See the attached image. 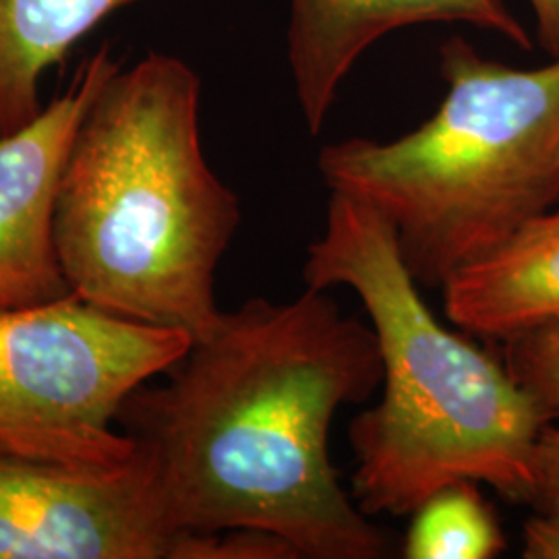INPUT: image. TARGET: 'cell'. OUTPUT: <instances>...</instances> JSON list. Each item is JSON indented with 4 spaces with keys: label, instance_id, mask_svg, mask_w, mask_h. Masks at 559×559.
<instances>
[{
    "label": "cell",
    "instance_id": "1",
    "mask_svg": "<svg viewBox=\"0 0 559 559\" xmlns=\"http://www.w3.org/2000/svg\"><path fill=\"white\" fill-rule=\"evenodd\" d=\"M124 400L117 425L158 468L180 531L260 528L300 559H378L390 540L340 485L330 427L381 385L373 328L325 290L251 299Z\"/></svg>",
    "mask_w": 559,
    "mask_h": 559
},
{
    "label": "cell",
    "instance_id": "2",
    "mask_svg": "<svg viewBox=\"0 0 559 559\" xmlns=\"http://www.w3.org/2000/svg\"><path fill=\"white\" fill-rule=\"evenodd\" d=\"M201 81L150 52L104 83L60 173L55 245L73 295L124 320L205 336L240 203L205 160Z\"/></svg>",
    "mask_w": 559,
    "mask_h": 559
},
{
    "label": "cell",
    "instance_id": "3",
    "mask_svg": "<svg viewBox=\"0 0 559 559\" xmlns=\"http://www.w3.org/2000/svg\"><path fill=\"white\" fill-rule=\"evenodd\" d=\"M302 280L318 290L353 288L380 346L383 396L348 427L357 456L353 500L369 519L413 514L459 480L531 503L535 445L547 419L503 360L431 313L378 210L332 193Z\"/></svg>",
    "mask_w": 559,
    "mask_h": 559
},
{
    "label": "cell",
    "instance_id": "4",
    "mask_svg": "<svg viewBox=\"0 0 559 559\" xmlns=\"http://www.w3.org/2000/svg\"><path fill=\"white\" fill-rule=\"evenodd\" d=\"M441 71L448 94L419 129L325 145L318 164L332 193L392 224L419 284L443 288L559 205V57L514 69L456 38L441 48Z\"/></svg>",
    "mask_w": 559,
    "mask_h": 559
},
{
    "label": "cell",
    "instance_id": "5",
    "mask_svg": "<svg viewBox=\"0 0 559 559\" xmlns=\"http://www.w3.org/2000/svg\"><path fill=\"white\" fill-rule=\"evenodd\" d=\"M187 332L124 320L71 295L0 307V452L119 464L138 443L115 429L124 400L168 373Z\"/></svg>",
    "mask_w": 559,
    "mask_h": 559
},
{
    "label": "cell",
    "instance_id": "6",
    "mask_svg": "<svg viewBox=\"0 0 559 559\" xmlns=\"http://www.w3.org/2000/svg\"><path fill=\"white\" fill-rule=\"evenodd\" d=\"M152 456L80 464L0 452V559H180Z\"/></svg>",
    "mask_w": 559,
    "mask_h": 559
},
{
    "label": "cell",
    "instance_id": "7",
    "mask_svg": "<svg viewBox=\"0 0 559 559\" xmlns=\"http://www.w3.org/2000/svg\"><path fill=\"white\" fill-rule=\"evenodd\" d=\"M117 71L119 62L102 48L38 119L0 140V307H38L73 295L55 245L60 173L81 120Z\"/></svg>",
    "mask_w": 559,
    "mask_h": 559
},
{
    "label": "cell",
    "instance_id": "8",
    "mask_svg": "<svg viewBox=\"0 0 559 559\" xmlns=\"http://www.w3.org/2000/svg\"><path fill=\"white\" fill-rule=\"evenodd\" d=\"M438 21L471 23L531 48L526 27L503 0H290L288 62L307 129L320 133L342 81L376 41Z\"/></svg>",
    "mask_w": 559,
    "mask_h": 559
},
{
    "label": "cell",
    "instance_id": "9",
    "mask_svg": "<svg viewBox=\"0 0 559 559\" xmlns=\"http://www.w3.org/2000/svg\"><path fill=\"white\" fill-rule=\"evenodd\" d=\"M443 300L448 320L483 338L503 342L559 321V207L456 272Z\"/></svg>",
    "mask_w": 559,
    "mask_h": 559
},
{
    "label": "cell",
    "instance_id": "10",
    "mask_svg": "<svg viewBox=\"0 0 559 559\" xmlns=\"http://www.w3.org/2000/svg\"><path fill=\"white\" fill-rule=\"evenodd\" d=\"M140 0H0V140L40 117L41 75Z\"/></svg>",
    "mask_w": 559,
    "mask_h": 559
},
{
    "label": "cell",
    "instance_id": "11",
    "mask_svg": "<svg viewBox=\"0 0 559 559\" xmlns=\"http://www.w3.org/2000/svg\"><path fill=\"white\" fill-rule=\"evenodd\" d=\"M479 483L441 487L413 512L404 539L406 559H489L506 549L500 522L480 496Z\"/></svg>",
    "mask_w": 559,
    "mask_h": 559
},
{
    "label": "cell",
    "instance_id": "12",
    "mask_svg": "<svg viewBox=\"0 0 559 559\" xmlns=\"http://www.w3.org/2000/svg\"><path fill=\"white\" fill-rule=\"evenodd\" d=\"M503 365L547 423L559 419V321L503 340Z\"/></svg>",
    "mask_w": 559,
    "mask_h": 559
},
{
    "label": "cell",
    "instance_id": "13",
    "mask_svg": "<svg viewBox=\"0 0 559 559\" xmlns=\"http://www.w3.org/2000/svg\"><path fill=\"white\" fill-rule=\"evenodd\" d=\"M187 559H300L299 551L274 533L260 528H228L193 533Z\"/></svg>",
    "mask_w": 559,
    "mask_h": 559
},
{
    "label": "cell",
    "instance_id": "14",
    "mask_svg": "<svg viewBox=\"0 0 559 559\" xmlns=\"http://www.w3.org/2000/svg\"><path fill=\"white\" fill-rule=\"evenodd\" d=\"M535 487L531 506L539 512L559 514V427H543L535 445Z\"/></svg>",
    "mask_w": 559,
    "mask_h": 559
},
{
    "label": "cell",
    "instance_id": "15",
    "mask_svg": "<svg viewBox=\"0 0 559 559\" xmlns=\"http://www.w3.org/2000/svg\"><path fill=\"white\" fill-rule=\"evenodd\" d=\"M522 558L559 559V514L539 512L524 524Z\"/></svg>",
    "mask_w": 559,
    "mask_h": 559
},
{
    "label": "cell",
    "instance_id": "16",
    "mask_svg": "<svg viewBox=\"0 0 559 559\" xmlns=\"http://www.w3.org/2000/svg\"><path fill=\"white\" fill-rule=\"evenodd\" d=\"M537 21V36L543 48L559 57V0H528Z\"/></svg>",
    "mask_w": 559,
    "mask_h": 559
}]
</instances>
